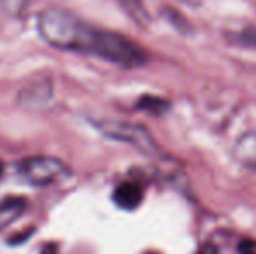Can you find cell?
<instances>
[{"instance_id":"cell-1","label":"cell","mask_w":256,"mask_h":254,"mask_svg":"<svg viewBox=\"0 0 256 254\" xmlns=\"http://www.w3.org/2000/svg\"><path fill=\"white\" fill-rule=\"evenodd\" d=\"M40 38L54 49L89 54L122 68H138L148 61L146 51L126 35L98 28L64 7H48L37 17Z\"/></svg>"},{"instance_id":"cell-2","label":"cell","mask_w":256,"mask_h":254,"mask_svg":"<svg viewBox=\"0 0 256 254\" xmlns=\"http://www.w3.org/2000/svg\"><path fill=\"white\" fill-rule=\"evenodd\" d=\"M16 174L32 187H51L63 183L72 176V169L58 157L37 155L26 157L16 166Z\"/></svg>"},{"instance_id":"cell-3","label":"cell","mask_w":256,"mask_h":254,"mask_svg":"<svg viewBox=\"0 0 256 254\" xmlns=\"http://www.w3.org/2000/svg\"><path fill=\"white\" fill-rule=\"evenodd\" d=\"M92 126L98 129L103 136H106L108 139L128 143V145L134 146L136 150L143 152L145 155H150V157L162 155L160 146L157 145L154 136L148 132V129L140 126V124L124 122V120L102 119V120H94Z\"/></svg>"},{"instance_id":"cell-4","label":"cell","mask_w":256,"mask_h":254,"mask_svg":"<svg viewBox=\"0 0 256 254\" xmlns=\"http://www.w3.org/2000/svg\"><path fill=\"white\" fill-rule=\"evenodd\" d=\"M51 99H52L51 78L44 77V78H38V80L30 82L26 87L21 89L18 101L26 110H42L49 105Z\"/></svg>"},{"instance_id":"cell-5","label":"cell","mask_w":256,"mask_h":254,"mask_svg":"<svg viewBox=\"0 0 256 254\" xmlns=\"http://www.w3.org/2000/svg\"><path fill=\"white\" fill-rule=\"evenodd\" d=\"M143 199H145V188L136 181H124V183L117 185V188L112 193L114 204L124 211L138 209Z\"/></svg>"},{"instance_id":"cell-6","label":"cell","mask_w":256,"mask_h":254,"mask_svg":"<svg viewBox=\"0 0 256 254\" xmlns=\"http://www.w3.org/2000/svg\"><path fill=\"white\" fill-rule=\"evenodd\" d=\"M232 155L242 167L256 171V131H248L236 139Z\"/></svg>"},{"instance_id":"cell-7","label":"cell","mask_w":256,"mask_h":254,"mask_svg":"<svg viewBox=\"0 0 256 254\" xmlns=\"http://www.w3.org/2000/svg\"><path fill=\"white\" fill-rule=\"evenodd\" d=\"M26 209V199L23 197H10L0 202V230L16 221Z\"/></svg>"},{"instance_id":"cell-8","label":"cell","mask_w":256,"mask_h":254,"mask_svg":"<svg viewBox=\"0 0 256 254\" xmlns=\"http://www.w3.org/2000/svg\"><path fill=\"white\" fill-rule=\"evenodd\" d=\"M136 108L142 110V112H148L152 115L160 117L171 110V103L164 98H158V96L145 94L136 101Z\"/></svg>"},{"instance_id":"cell-9","label":"cell","mask_w":256,"mask_h":254,"mask_svg":"<svg viewBox=\"0 0 256 254\" xmlns=\"http://www.w3.org/2000/svg\"><path fill=\"white\" fill-rule=\"evenodd\" d=\"M30 0H0V9L10 16H20L28 7Z\"/></svg>"},{"instance_id":"cell-10","label":"cell","mask_w":256,"mask_h":254,"mask_svg":"<svg viewBox=\"0 0 256 254\" xmlns=\"http://www.w3.org/2000/svg\"><path fill=\"white\" fill-rule=\"evenodd\" d=\"M234 42H239L242 45H253L256 47V30H242L240 33L234 35Z\"/></svg>"},{"instance_id":"cell-11","label":"cell","mask_w":256,"mask_h":254,"mask_svg":"<svg viewBox=\"0 0 256 254\" xmlns=\"http://www.w3.org/2000/svg\"><path fill=\"white\" fill-rule=\"evenodd\" d=\"M237 253L239 254H256V241L253 239H242L237 246Z\"/></svg>"},{"instance_id":"cell-12","label":"cell","mask_w":256,"mask_h":254,"mask_svg":"<svg viewBox=\"0 0 256 254\" xmlns=\"http://www.w3.org/2000/svg\"><path fill=\"white\" fill-rule=\"evenodd\" d=\"M32 235H34V230H24L18 235H12V237L9 239V244L10 246H20V244H23L28 237H32Z\"/></svg>"},{"instance_id":"cell-13","label":"cell","mask_w":256,"mask_h":254,"mask_svg":"<svg viewBox=\"0 0 256 254\" xmlns=\"http://www.w3.org/2000/svg\"><path fill=\"white\" fill-rule=\"evenodd\" d=\"M197 254H218V249H216V246H212V244H204Z\"/></svg>"}]
</instances>
